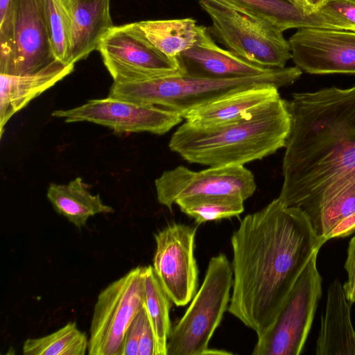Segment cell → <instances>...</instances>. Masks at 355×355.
Instances as JSON below:
<instances>
[{"label":"cell","instance_id":"obj_1","mask_svg":"<svg viewBox=\"0 0 355 355\" xmlns=\"http://www.w3.org/2000/svg\"><path fill=\"white\" fill-rule=\"evenodd\" d=\"M324 243L301 209L278 198L246 215L231 237L229 312L257 338L263 335L309 258Z\"/></svg>","mask_w":355,"mask_h":355},{"label":"cell","instance_id":"obj_2","mask_svg":"<svg viewBox=\"0 0 355 355\" xmlns=\"http://www.w3.org/2000/svg\"><path fill=\"white\" fill-rule=\"evenodd\" d=\"M277 198L309 219L355 180V85L293 94Z\"/></svg>","mask_w":355,"mask_h":355},{"label":"cell","instance_id":"obj_3","mask_svg":"<svg viewBox=\"0 0 355 355\" xmlns=\"http://www.w3.org/2000/svg\"><path fill=\"white\" fill-rule=\"evenodd\" d=\"M291 125L288 101L279 96L231 123L202 128L186 121L173 133L168 147L189 163L243 166L285 147Z\"/></svg>","mask_w":355,"mask_h":355},{"label":"cell","instance_id":"obj_4","mask_svg":"<svg viewBox=\"0 0 355 355\" xmlns=\"http://www.w3.org/2000/svg\"><path fill=\"white\" fill-rule=\"evenodd\" d=\"M297 67L275 68L257 76L210 79L179 74L134 82L115 83L110 96L165 108L183 119L191 111L236 92L263 84L278 88L294 83L302 75Z\"/></svg>","mask_w":355,"mask_h":355},{"label":"cell","instance_id":"obj_5","mask_svg":"<svg viewBox=\"0 0 355 355\" xmlns=\"http://www.w3.org/2000/svg\"><path fill=\"white\" fill-rule=\"evenodd\" d=\"M209 16L211 35L228 50L266 68H283L292 58L284 31L223 0H197Z\"/></svg>","mask_w":355,"mask_h":355},{"label":"cell","instance_id":"obj_6","mask_svg":"<svg viewBox=\"0 0 355 355\" xmlns=\"http://www.w3.org/2000/svg\"><path fill=\"white\" fill-rule=\"evenodd\" d=\"M233 269L220 253L209 262L204 281L182 318L172 327L167 355H205L230 301Z\"/></svg>","mask_w":355,"mask_h":355},{"label":"cell","instance_id":"obj_7","mask_svg":"<svg viewBox=\"0 0 355 355\" xmlns=\"http://www.w3.org/2000/svg\"><path fill=\"white\" fill-rule=\"evenodd\" d=\"M315 251L299 275L276 318L257 338L253 355H299L310 332L322 295V277Z\"/></svg>","mask_w":355,"mask_h":355},{"label":"cell","instance_id":"obj_8","mask_svg":"<svg viewBox=\"0 0 355 355\" xmlns=\"http://www.w3.org/2000/svg\"><path fill=\"white\" fill-rule=\"evenodd\" d=\"M145 269H131L98 294L90 324L89 355L122 354L125 333L144 307Z\"/></svg>","mask_w":355,"mask_h":355},{"label":"cell","instance_id":"obj_9","mask_svg":"<svg viewBox=\"0 0 355 355\" xmlns=\"http://www.w3.org/2000/svg\"><path fill=\"white\" fill-rule=\"evenodd\" d=\"M97 50L115 83L184 74L178 58L159 51L138 22L114 26Z\"/></svg>","mask_w":355,"mask_h":355},{"label":"cell","instance_id":"obj_10","mask_svg":"<svg viewBox=\"0 0 355 355\" xmlns=\"http://www.w3.org/2000/svg\"><path fill=\"white\" fill-rule=\"evenodd\" d=\"M51 116L67 123H94L116 133L149 132L159 135L168 132L183 119L165 108L110 96L89 100L76 107L55 110Z\"/></svg>","mask_w":355,"mask_h":355},{"label":"cell","instance_id":"obj_11","mask_svg":"<svg viewBox=\"0 0 355 355\" xmlns=\"http://www.w3.org/2000/svg\"><path fill=\"white\" fill-rule=\"evenodd\" d=\"M196 227L172 223L155 234L154 271L171 301L187 305L198 284V269L194 257Z\"/></svg>","mask_w":355,"mask_h":355},{"label":"cell","instance_id":"obj_12","mask_svg":"<svg viewBox=\"0 0 355 355\" xmlns=\"http://www.w3.org/2000/svg\"><path fill=\"white\" fill-rule=\"evenodd\" d=\"M155 186L158 202L170 211L179 198L232 195L245 200L257 188L252 173L244 166L209 167L200 171L178 166L164 171L155 180Z\"/></svg>","mask_w":355,"mask_h":355},{"label":"cell","instance_id":"obj_13","mask_svg":"<svg viewBox=\"0 0 355 355\" xmlns=\"http://www.w3.org/2000/svg\"><path fill=\"white\" fill-rule=\"evenodd\" d=\"M292 60L311 74H355V31L302 28L288 40Z\"/></svg>","mask_w":355,"mask_h":355},{"label":"cell","instance_id":"obj_14","mask_svg":"<svg viewBox=\"0 0 355 355\" xmlns=\"http://www.w3.org/2000/svg\"><path fill=\"white\" fill-rule=\"evenodd\" d=\"M13 53L5 74L35 72L53 60L46 0H13Z\"/></svg>","mask_w":355,"mask_h":355},{"label":"cell","instance_id":"obj_15","mask_svg":"<svg viewBox=\"0 0 355 355\" xmlns=\"http://www.w3.org/2000/svg\"><path fill=\"white\" fill-rule=\"evenodd\" d=\"M184 74L210 79H232L268 73L266 68L250 62L218 46L208 28L200 26L196 44L177 57Z\"/></svg>","mask_w":355,"mask_h":355},{"label":"cell","instance_id":"obj_16","mask_svg":"<svg viewBox=\"0 0 355 355\" xmlns=\"http://www.w3.org/2000/svg\"><path fill=\"white\" fill-rule=\"evenodd\" d=\"M74 69V64L55 60L42 69L24 75L0 73V135L9 119L33 99L53 87Z\"/></svg>","mask_w":355,"mask_h":355},{"label":"cell","instance_id":"obj_17","mask_svg":"<svg viewBox=\"0 0 355 355\" xmlns=\"http://www.w3.org/2000/svg\"><path fill=\"white\" fill-rule=\"evenodd\" d=\"M350 308L343 285L334 279L328 287L325 310L321 315L317 355H355V329Z\"/></svg>","mask_w":355,"mask_h":355},{"label":"cell","instance_id":"obj_18","mask_svg":"<svg viewBox=\"0 0 355 355\" xmlns=\"http://www.w3.org/2000/svg\"><path fill=\"white\" fill-rule=\"evenodd\" d=\"M279 88L263 84L225 96L189 112L186 121L197 127H211L231 123L280 96Z\"/></svg>","mask_w":355,"mask_h":355},{"label":"cell","instance_id":"obj_19","mask_svg":"<svg viewBox=\"0 0 355 355\" xmlns=\"http://www.w3.org/2000/svg\"><path fill=\"white\" fill-rule=\"evenodd\" d=\"M110 6V0H73L69 64H75L97 50L114 26Z\"/></svg>","mask_w":355,"mask_h":355},{"label":"cell","instance_id":"obj_20","mask_svg":"<svg viewBox=\"0 0 355 355\" xmlns=\"http://www.w3.org/2000/svg\"><path fill=\"white\" fill-rule=\"evenodd\" d=\"M223 1L252 16L270 23L284 31L302 28L347 30L343 22L320 10L306 14L286 0Z\"/></svg>","mask_w":355,"mask_h":355},{"label":"cell","instance_id":"obj_21","mask_svg":"<svg viewBox=\"0 0 355 355\" xmlns=\"http://www.w3.org/2000/svg\"><path fill=\"white\" fill-rule=\"evenodd\" d=\"M88 187L82 178H76L67 184L51 183L47 189V198L55 211L78 229L91 216L114 211L103 202L99 194H92Z\"/></svg>","mask_w":355,"mask_h":355},{"label":"cell","instance_id":"obj_22","mask_svg":"<svg viewBox=\"0 0 355 355\" xmlns=\"http://www.w3.org/2000/svg\"><path fill=\"white\" fill-rule=\"evenodd\" d=\"M137 22L150 43L170 58L192 47L199 37L200 25L191 17Z\"/></svg>","mask_w":355,"mask_h":355},{"label":"cell","instance_id":"obj_23","mask_svg":"<svg viewBox=\"0 0 355 355\" xmlns=\"http://www.w3.org/2000/svg\"><path fill=\"white\" fill-rule=\"evenodd\" d=\"M170 302L153 266H146L144 306L155 336L156 355H167L168 340L172 329Z\"/></svg>","mask_w":355,"mask_h":355},{"label":"cell","instance_id":"obj_24","mask_svg":"<svg viewBox=\"0 0 355 355\" xmlns=\"http://www.w3.org/2000/svg\"><path fill=\"white\" fill-rule=\"evenodd\" d=\"M89 338L75 322H69L46 336L26 339L22 347L24 355H85Z\"/></svg>","mask_w":355,"mask_h":355},{"label":"cell","instance_id":"obj_25","mask_svg":"<svg viewBox=\"0 0 355 355\" xmlns=\"http://www.w3.org/2000/svg\"><path fill=\"white\" fill-rule=\"evenodd\" d=\"M243 198L239 196H195L176 200L181 211L198 224L238 216L244 211Z\"/></svg>","mask_w":355,"mask_h":355},{"label":"cell","instance_id":"obj_26","mask_svg":"<svg viewBox=\"0 0 355 355\" xmlns=\"http://www.w3.org/2000/svg\"><path fill=\"white\" fill-rule=\"evenodd\" d=\"M73 0H46V12L56 60L69 64Z\"/></svg>","mask_w":355,"mask_h":355},{"label":"cell","instance_id":"obj_27","mask_svg":"<svg viewBox=\"0 0 355 355\" xmlns=\"http://www.w3.org/2000/svg\"><path fill=\"white\" fill-rule=\"evenodd\" d=\"M343 22L351 31H355V0H327L318 10Z\"/></svg>","mask_w":355,"mask_h":355},{"label":"cell","instance_id":"obj_28","mask_svg":"<svg viewBox=\"0 0 355 355\" xmlns=\"http://www.w3.org/2000/svg\"><path fill=\"white\" fill-rule=\"evenodd\" d=\"M147 316L144 307L133 319L124 338L121 355H139V343L144 322Z\"/></svg>","mask_w":355,"mask_h":355},{"label":"cell","instance_id":"obj_29","mask_svg":"<svg viewBox=\"0 0 355 355\" xmlns=\"http://www.w3.org/2000/svg\"><path fill=\"white\" fill-rule=\"evenodd\" d=\"M345 268L347 273V280L343 284V288L347 299L353 304L355 303V236L349 243Z\"/></svg>","mask_w":355,"mask_h":355},{"label":"cell","instance_id":"obj_30","mask_svg":"<svg viewBox=\"0 0 355 355\" xmlns=\"http://www.w3.org/2000/svg\"><path fill=\"white\" fill-rule=\"evenodd\" d=\"M139 355H156L155 336L148 315L144 322L141 332Z\"/></svg>","mask_w":355,"mask_h":355},{"label":"cell","instance_id":"obj_31","mask_svg":"<svg viewBox=\"0 0 355 355\" xmlns=\"http://www.w3.org/2000/svg\"><path fill=\"white\" fill-rule=\"evenodd\" d=\"M308 10V12L311 14L317 12L327 0H303Z\"/></svg>","mask_w":355,"mask_h":355},{"label":"cell","instance_id":"obj_32","mask_svg":"<svg viewBox=\"0 0 355 355\" xmlns=\"http://www.w3.org/2000/svg\"><path fill=\"white\" fill-rule=\"evenodd\" d=\"M300 10H301L302 12L309 14L308 12L307 8L303 0H286Z\"/></svg>","mask_w":355,"mask_h":355}]
</instances>
